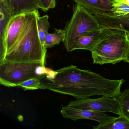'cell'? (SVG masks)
<instances>
[{
	"mask_svg": "<svg viewBox=\"0 0 129 129\" xmlns=\"http://www.w3.org/2000/svg\"><path fill=\"white\" fill-rule=\"evenodd\" d=\"M41 89H47L77 99L94 95L117 98L121 93L124 79L111 80L90 70L71 65L53 71L41 77Z\"/></svg>",
	"mask_w": 129,
	"mask_h": 129,
	"instance_id": "cell-1",
	"label": "cell"
},
{
	"mask_svg": "<svg viewBox=\"0 0 129 129\" xmlns=\"http://www.w3.org/2000/svg\"><path fill=\"white\" fill-rule=\"evenodd\" d=\"M39 13L38 10L26 13L23 30L17 41L7 53L4 61L41 62L45 65L46 54L43 49L38 30L37 17Z\"/></svg>",
	"mask_w": 129,
	"mask_h": 129,
	"instance_id": "cell-2",
	"label": "cell"
},
{
	"mask_svg": "<svg viewBox=\"0 0 129 129\" xmlns=\"http://www.w3.org/2000/svg\"><path fill=\"white\" fill-rule=\"evenodd\" d=\"M129 49V37L126 31L102 28L100 40L91 51L93 63L115 64L123 61Z\"/></svg>",
	"mask_w": 129,
	"mask_h": 129,
	"instance_id": "cell-3",
	"label": "cell"
},
{
	"mask_svg": "<svg viewBox=\"0 0 129 129\" xmlns=\"http://www.w3.org/2000/svg\"><path fill=\"white\" fill-rule=\"evenodd\" d=\"M95 17L83 7L77 4L70 21L65 29V47L69 52L72 51L77 39L90 31L102 29Z\"/></svg>",
	"mask_w": 129,
	"mask_h": 129,
	"instance_id": "cell-4",
	"label": "cell"
},
{
	"mask_svg": "<svg viewBox=\"0 0 129 129\" xmlns=\"http://www.w3.org/2000/svg\"><path fill=\"white\" fill-rule=\"evenodd\" d=\"M45 67L41 62H18L4 61L0 63V84L8 87H15L33 78L41 77L37 70Z\"/></svg>",
	"mask_w": 129,
	"mask_h": 129,
	"instance_id": "cell-5",
	"label": "cell"
},
{
	"mask_svg": "<svg viewBox=\"0 0 129 129\" xmlns=\"http://www.w3.org/2000/svg\"><path fill=\"white\" fill-rule=\"evenodd\" d=\"M68 106L98 112H109L118 115H121L120 105L117 98L106 96H102L97 99H77L70 102Z\"/></svg>",
	"mask_w": 129,
	"mask_h": 129,
	"instance_id": "cell-6",
	"label": "cell"
},
{
	"mask_svg": "<svg viewBox=\"0 0 129 129\" xmlns=\"http://www.w3.org/2000/svg\"><path fill=\"white\" fill-rule=\"evenodd\" d=\"M61 112L64 118H70L74 121L78 119H88L97 121L100 124L107 123L115 117L103 112L74 108L68 106L62 107Z\"/></svg>",
	"mask_w": 129,
	"mask_h": 129,
	"instance_id": "cell-7",
	"label": "cell"
},
{
	"mask_svg": "<svg viewBox=\"0 0 129 129\" xmlns=\"http://www.w3.org/2000/svg\"><path fill=\"white\" fill-rule=\"evenodd\" d=\"M90 13L95 16L102 28L123 30L129 37V14L124 16H116L111 13Z\"/></svg>",
	"mask_w": 129,
	"mask_h": 129,
	"instance_id": "cell-8",
	"label": "cell"
},
{
	"mask_svg": "<svg viewBox=\"0 0 129 129\" xmlns=\"http://www.w3.org/2000/svg\"><path fill=\"white\" fill-rule=\"evenodd\" d=\"M25 17L26 13H22L12 16L9 21L6 34L7 53L12 47L19 37L25 23Z\"/></svg>",
	"mask_w": 129,
	"mask_h": 129,
	"instance_id": "cell-9",
	"label": "cell"
},
{
	"mask_svg": "<svg viewBox=\"0 0 129 129\" xmlns=\"http://www.w3.org/2000/svg\"><path fill=\"white\" fill-rule=\"evenodd\" d=\"M10 11L12 16L38 10L37 0H1Z\"/></svg>",
	"mask_w": 129,
	"mask_h": 129,
	"instance_id": "cell-10",
	"label": "cell"
},
{
	"mask_svg": "<svg viewBox=\"0 0 129 129\" xmlns=\"http://www.w3.org/2000/svg\"><path fill=\"white\" fill-rule=\"evenodd\" d=\"M0 63L4 61L7 53L6 34L9 21L12 16L3 2L0 0Z\"/></svg>",
	"mask_w": 129,
	"mask_h": 129,
	"instance_id": "cell-11",
	"label": "cell"
},
{
	"mask_svg": "<svg viewBox=\"0 0 129 129\" xmlns=\"http://www.w3.org/2000/svg\"><path fill=\"white\" fill-rule=\"evenodd\" d=\"M102 29L90 31L78 37L75 41L72 51L85 50L91 52L100 40Z\"/></svg>",
	"mask_w": 129,
	"mask_h": 129,
	"instance_id": "cell-12",
	"label": "cell"
},
{
	"mask_svg": "<svg viewBox=\"0 0 129 129\" xmlns=\"http://www.w3.org/2000/svg\"><path fill=\"white\" fill-rule=\"evenodd\" d=\"M77 4L86 8L90 12L111 13L112 0H74Z\"/></svg>",
	"mask_w": 129,
	"mask_h": 129,
	"instance_id": "cell-13",
	"label": "cell"
},
{
	"mask_svg": "<svg viewBox=\"0 0 129 129\" xmlns=\"http://www.w3.org/2000/svg\"><path fill=\"white\" fill-rule=\"evenodd\" d=\"M93 129H129V121L123 115H119L105 123L99 124Z\"/></svg>",
	"mask_w": 129,
	"mask_h": 129,
	"instance_id": "cell-14",
	"label": "cell"
},
{
	"mask_svg": "<svg viewBox=\"0 0 129 129\" xmlns=\"http://www.w3.org/2000/svg\"><path fill=\"white\" fill-rule=\"evenodd\" d=\"M49 18V17L47 15L41 17L39 13L37 17L38 35L42 44L44 51L46 54L47 50L45 48V38L46 36L48 34V30L50 27Z\"/></svg>",
	"mask_w": 129,
	"mask_h": 129,
	"instance_id": "cell-15",
	"label": "cell"
},
{
	"mask_svg": "<svg viewBox=\"0 0 129 129\" xmlns=\"http://www.w3.org/2000/svg\"><path fill=\"white\" fill-rule=\"evenodd\" d=\"M66 38L65 30L62 29H55V31L52 34H47L45 38V48H51L58 45L61 42H64Z\"/></svg>",
	"mask_w": 129,
	"mask_h": 129,
	"instance_id": "cell-16",
	"label": "cell"
},
{
	"mask_svg": "<svg viewBox=\"0 0 129 129\" xmlns=\"http://www.w3.org/2000/svg\"><path fill=\"white\" fill-rule=\"evenodd\" d=\"M117 99L119 103L121 115L129 121V89L124 90Z\"/></svg>",
	"mask_w": 129,
	"mask_h": 129,
	"instance_id": "cell-17",
	"label": "cell"
},
{
	"mask_svg": "<svg viewBox=\"0 0 129 129\" xmlns=\"http://www.w3.org/2000/svg\"><path fill=\"white\" fill-rule=\"evenodd\" d=\"M18 86L21 87L25 90H34L41 89V77L33 78L28 79L18 84Z\"/></svg>",
	"mask_w": 129,
	"mask_h": 129,
	"instance_id": "cell-18",
	"label": "cell"
},
{
	"mask_svg": "<svg viewBox=\"0 0 129 129\" xmlns=\"http://www.w3.org/2000/svg\"><path fill=\"white\" fill-rule=\"evenodd\" d=\"M111 13L115 16H125L129 14V6L123 3H112Z\"/></svg>",
	"mask_w": 129,
	"mask_h": 129,
	"instance_id": "cell-19",
	"label": "cell"
},
{
	"mask_svg": "<svg viewBox=\"0 0 129 129\" xmlns=\"http://www.w3.org/2000/svg\"><path fill=\"white\" fill-rule=\"evenodd\" d=\"M39 9L44 12H47L56 6V0H37Z\"/></svg>",
	"mask_w": 129,
	"mask_h": 129,
	"instance_id": "cell-20",
	"label": "cell"
},
{
	"mask_svg": "<svg viewBox=\"0 0 129 129\" xmlns=\"http://www.w3.org/2000/svg\"><path fill=\"white\" fill-rule=\"evenodd\" d=\"M112 3H123L129 6V0H112Z\"/></svg>",
	"mask_w": 129,
	"mask_h": 129,
	"instance_id": "cell-21",
	"label": "cell"
},
{
	"mask_svg": "<svg viewBox=\"0 0 129 129\" xmlns=\"http://www.w3.org/2000/svg\"><path fill=\"white\" fill-rule=\"evenodd\" d=\"M123 61L125 62L129 63V49L128 50V52H127V53L126 57H125V59H124Z\"/></svg>",
	"mask_w": 129,
	"mask_h": 129,
	"instance_id": "cell-22",
	"label": "cell"
}]
</instances>
